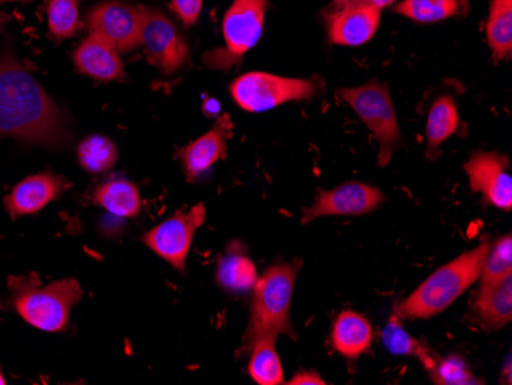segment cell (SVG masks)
Returning a JSON list of instances; mask_svg holds the SVG:
<instances>
[{
    "mask_svg": "<svg viewBox=\"0 0 512 385\" xmlns=\"http://www.w3.org/2000/svg\"><path fill=\"white\" fill-rule=\"evenodd\" d=\"M0 25H2V22H0Z\"/></svg>",
    "mask_w": 512,
    "mask_h": 385,
    "instance_id": "e575fe53",
    "label": "cell"
},
{
    "mask_svg": "<svg viewBox=\"0 0 512 385\" xmlns=\"http://www.w3.org/2000/svg\"><path fill=\"white\" fill-rule=\"evenodd\" d=\"M474 321L488 332L508 326L512 320V274L490 284H480L473 304Z\"/></svg>",
    "mask_w": 512,
    "mask_h": 385,
    "instance_id": "2e32d148",
    "label": "cell"
},
{
    "mask_svg": "<svg viewBox=\"0 0 512 385\" xmlns=\"http://www.w3.org/2000/svg\"><path fill=\"white\" fill-rule=\"evenodd\" d=\"M89 33L99 37L117 53H129L142 45L143 7L105 2L88 14Z\"/></svg>",
    "mask_w": 512,
    "mask_h": 385,
    "instance_id": "9c48e42d",
    "label": "cell"
},
{
    "mask_svg": "<svg viewBox=\"0 0 512 385\" xmlns=\"http://www.w3.org/2000/svg\"><path fill=\"white\" fill-rule=\"evenodd\" d=\"M382 10L370 7L342 8L325 13V30L330 43L342 47H361L375 37L381 25Z\"/></svg>",
    "mask_w": 512,
    "mask_h": 385,
    "instance_id": "4fadbf2b",
    "label": "cell"
},
{
    "mask_svg": "<svg viewBox=\"0 0 512 385\" xmlns=\"http://www.w3.org/2000/svg\"><path fill=\"white\" fill-rule=\"evenodd\" d=\"M460 10L459 0H401L394 13L416 20L421 24H434L456 16Z\"/></svg>",
    "mask_w": 512,
    "mask_h": 385,
    "instance_id": "d4e9b609",
    "label": "cell"
},
{
    "mask_svg": "<svg viewBox=\"0 0 512 385\" xmlns=\"http://www.w3.org/2000/svg\"><path fill=\"white\" fill-rule=\"evenodd\" d=\"M77 70L100 82H111L125 77L122 59L114 48L96 36H89L74 53Z\"/></svg>",
    "mask_w": 512,
    "mask_h": 385,
    "instance_id": "e0dca14e",
    "label": "cell"
},
{
    "mask_svg": "<svg viewBox=\"0 0 512 385\" xmlns=\"http://www.w3.org/2000/svg\"><path fill=\"white\" fill-rule=\"evenodd\" d=\"M509 274H512V238L505 235L493 247L490 246L480 274V284L494 283Z\"/></svg>",
    "mask_w": 512,
    "mask_h": 385,
    "instance_id": "f1b7e54d",
    "label": "cell"
},
{
    "mask_svg": "<svg viewBox=\"0 0 512 385\" xmlns=\"http://www.w3.org/2000/svg\"><path fill=\"white\" fill-rule=\"evenodd\" d=\"M0 137L65 146L68 122L33 74L10 54L0 56Z\"/></svg>",
    "mask_w": 512,
    "mask_h": 385,
    "instance_id": "6da1fadb",
    "label": "cell"
},
{
    "mask_svg": "<svg viewBox=\"0 0 512 385\" xmlns=\"http://www.w3.org/2000/svg\"><path fill=\"white\" fill-rule=\"evenodd\" d=\"M232 132L234 123L227 114H223L211 131H207L200 139L181 149V162L189 181L197 180L215 163L226 158L227 140L232 137Z\"/></svg>",
    "mask_w": 512,
    "mask_h": 385,
    "instance_id": "5bb4252c",
    "label": "cell"
},
{
    "mask_svg": "<svg viewBox=\"0 0 512 385\" xmlns=\"http://www.w3.org/2000/svg\"><path fill=\"white\" fill-rule=\"evenodd\" d=\"M8 287L16 312L43 332L65 330L71 309L83 297L82 287L73 278L42 286L39 277L31 274L28 277H10Z\"/></svg>",
    "mask_w": 512,
    "mask_h": 385,
    "instance_id": "277c9868",
    "label": "cell"
},
{
    "mask_svg": "<svg viewBox=\"0 0 512 385\" xmlns=\"http://www.w3.org/2000/svg\"><path fill=\"white\" fill-rule=\"evenodd\" d=\"M276 336H264L252 347L249 375L260 385L284 384L283 364L275 349Z\"/></svg>",
    "mask_w": 512,
    "mask_h": 385,
    "instance_id": "cb8c5ba5",
    "label": "cell"
},
{
    "mask_svg": "<svg viewBox=\"0 0 512 385\" xmlns=\"http://www.w3.org/2000/svg\"><path fill=\"white\" fill-rule=\"evenodd\" d=\"M79 162L89 174H103L117 163V146L103 135H91L77 149Z\"/></svg>",
    "mask_w": 512,
    "mask_h": 385,
    "instance_id": "484cf974",
    "label": "cell"
},
{
    "mask_svg": "<svg viewBox=\"0 0 512 385\" xmlns=\"http://www.w3.org/2000/svg\"><path fill=\"white\" fill-rule=\"evenodd\" d=\"M298 266L293 263H278L264 272L253 286L250 306V321L244 335L243 349H252L253 344L264 336L296 333L290 324L293 290H295Z\"/></svg>",
    "mask_w": 512,
    "mask_h": 385,
    "instance_id": "3957f363",
    "label": "cell"
},
{
    "mask_svg": "<svg viewBox=\"0 0 512 385\" xmlns=\"http://www.w3.org/2000/svg\"><path fill=\"white\" fill-rule=\"evenodd\" d=\"M394 2H399V0H333L332 4L325 10V13L352 7H370L384 10L385 7H390Z\"/></svg>",
    "mask_w": 512,
    "mask_h": 385,
    "instance_id": "4dcf8cb0",
    "label": "cell"
},
{
    "mask_svg": "<svg viewBox=\"0 0 512 385\" xmlns=\"http://www.w3.org/2000/svg\"><path fill=\"white\" fill-rule=\"evenodd\" d=\"M431 381L442 385H473L483 384L479 378L471 373L467 361L457 355L437 356L433 369L428 370Z\"/></svg>",
    "mask_w": 512,
    "mask_h": 385,
    "instance_id": "83f0119b",
    "label": "cell"
},
{
    "mask_svg": "<svg viewBox=\"0 0 512 385\" xmlns=\"http://www.w3.org/2000/svg\"><path fill=\"white\" fill-rule=\"evenodd\" d=\"M256 280H258V270L253 261L247 257L244 246L232 244L218 261V284L229 292L243 293L252 290Z\"/></svg>",
    "mask_w": 512,
    "mask_h": 385,
    "instance_id": "d6986e66",
    "label": "cell"
},
{
    "mask_svg": "<svg viewBox=\"0 0 512 385\" xmlns=\"http://www.w3.org/2000/svg\"><path fill=\"white\" fill-rule=\"evenodd\" d=\"M463 169L470 180L471 191L480 192L496 208L511 211L512 178L506 155L474 152Z\"/></svg>",
    "mask_w": 512,
    "mask_h": 385,
    "instance_id": "7c38bea8",
    "label": "cell"
},
{
    "mask_svg": "<svg viewBox=\"0 0 512 385\" xmlns=\"http://www.w3.org/2000/svg\"><path fill=\"white\" fill-rule=\"evenodd\" d=\"M169 8L181 20V24L194 27L200 17L203 0H171Z\"/></svg>",
    "mask_w": 512,
    "mask_h": 385,
    "instance_id": "f546056e",
    "label": "cell"
},
{
    "mask_svg": "<svg viewBox=\"0 0 512 385\" xmlns=\"http://www.w3.org/2000/svg\"><path fill=\"white\" fill-rule=\"evenodd\" d=\"M338 94L375 135L379 143L378 165L385 168L402 145V132L390 89L385 83L370 80L356 88H339Z\"/></svg>",
    "mask_w": 512,
    "mask_h": 385,
    "instance_id": "5b68a950",
    "label": "cell"
},
{
    "mask_svg": "<svg viewBox=\"0 0 512 385\" xmlns=\"http://www.w3.org/2000/svg\"><path fill=\"white\" fill-rule=\"evenodd\" d=\"M490 243L479 244L473 251L457 257L431 274L398 307L401 320H428L445 312L462 297L482 274L483 263L490 251Z\"/></svg>",
    "mask_w": 512,
    "mask_h": 385,
    "instance_id": "7a4b0ae2",
    "label": "cell"
},
{
    "mask_svg": "<svg viewBox=\"0 0 512 385\" xmlns=\"http://www.w3.org/2000/svg\"><path fill=\"white\" fill-rule=\"evenodd\" d=\"M287 384L290 385H325L324 379L321 375L312 370H306V372H299L298 375L293 376Z\"/></svg>",
    "mask_w": 512,
    "mask_h": 385,
    "instance_id": "1f68e13d",
    "label": "cell"
},
{
    "mask_svg": "<svg viewBox=\"0 0 512 385\" xmlns=\"http://www.w3.org/2000/svg\"><path fill=\"white\" fill-rule=\"evenodd\" d=\"M142 45L161 74L172 76L189 60V47L171 20L154 8L143 7Z\"/></svg>",
    "mask_w": 512,
    "mask_h": 385,
    "instance_id": "30bf717a",
    "label": "cell"
},
{
    "mask_svg": "<svg viewBox=\"0 0 512 385\" xmlns=\"http://www.w3.org/2000/svg\"><path fill=\"white\" fill-rule=\"evenodd\" d=\"M94 201L115 217H135L142 209V198L137 186L126 180L108 181L100 186Z\"/></svg>",
    "mask_w": 512,
    "mask_h": 385,
    "instance_id": "44dd1931",
    "label": "cell"
},
{
    "mask_svg": "<svg viewBox=\"0 0 512 385\" xmlns=\"http://www.w3.org/2000/svg\"><path fill=\"white\" fill-rule=\"evenodd\" d=\"M204 221L206 208L200 203L189 211H178L168 220L158 224L143 237V241L155 254L160 255L178 272L184 274L192 241Z\"/></svg>",
    "mask_w": 512,
    "mask_h": 385,
    "instance_id": "ba28073f",
    "label": "cell"
},
{
    "mask_svg": "<svg viewBox=\"0 0 512 385\" xmlns=\"http://www.w3.org/2000/svg\"><path fill=\"white\" fill-rule=\"evenodd\" d=\"M46 14H48V27L53 39H69L79 31L77 0H48Z\"/></svg>",
    "mask_w": 512,
    "mask_h": 385,
    "instance_id": "4316f807",
    "label": "cell"
},
{
    "mask_svg": "<svg viewBox=\"0 0 512 385\" xmlns=\"http://www.w3.org/2000/svg\"><path fill=\"white\" fill-rule=\"evenodd\" d=\"M267 5L269 0H234L223 19L224 47L207 51L204 65L220 71L240 65L263 34Z\"/></svg>",
    "mask_w": 512,
    "mask_h": 385,
    "instance_id": "8992f818",
    "label": "cell"
},
{
    "mask_svg": "<svg viewBox=\"0 0 512 385\" xmlns=\"http://www.w3.org/2000/svg\"><path fill=\"white\" fill-rule=\"evenodd\" d=\"M459 111L453 97L442 96L431 106L427 120V151H437L459 128Z\"/></svg>",
    "mask_w": 512,
    "mask_h": 385,
    "instance_id": "603a6c76",
    "label": "cell"
},
{
    "mask_svg": "<svg viewBox=\"0 0 512 385\" xmlns=\"http://www.w3.org/2000/svg\"><path fill=\"white\" fill-rule=\"evenodd\" d=\"M382 341L385 349L393 355L414 356L419 358L425 369H433L437 355L430 347L422 344L419 339L413 338L402 326L401 318L398 315L391 316L387 326L382 330Z\"/></svg>",
    "mask_w": 512,
    "mask_h": 385,
    "instance_id": "7402d4cb",
    "label": "cell"
},
{
    "mask_svg": "<svg viewBox=\"0 0 512 385\" xmlns=\"http://www.w3.org/2000/svg\"><path fill=\"white\" fill-rule=\"evenodd\" d=\"M486 39L496 62L512 56V0H491Z\"/></svg>",
    "mask_w": 512,
    "mask_h": 385,
    "instance_id": "ffe728a7",
    "label": "cell"
},
{
    "mask_svg": "<svg viewBox=\"0 0 512 385\" xmlns=\"http://www.w3.org/2000/svg\"><path fill=\"white\" fill-rule=\"evenodd\" d=\"M373 341V329L367 318L344 310L336 318L332 329V343L335 350L348 359H356L370 350Z\"/></svg>",
    "mask_w": 512,
    "mask_h": 385,
    "instance_id": "ac0fdd59",
    "label": "cell"
},
{
    "mask_svg": "<svg viewBox=\"0 0 512 385\" xmlns=\"http://www.w3.org/2000/svg\"><path fill=\"white\" fill-rule=\"evenodd\" d=\"M65 180L54 174H37L20 181L5 200L8 212L13 217L37 214L51 201L56 200L63 189Z\"/></svg>",
    "mask_w": 512,
    "mask_h": 385,
    "instance_id": "9a60e30c",
    "label": "cell"
},
{
    "mask_svg": "<svg viewBox=\"0 0 512 385\" xmlns=\"http://www.w3.org/2000/svg\"><path fill=\"white\" fill-rule=\"evenodd\" d=\"M4 2H30V0H0V4H4Z\"/></svg>",
    "mask_w": 512,
    "mask_h": 385,
    "instance_id": "d6a6232c",
    "label": "cell"
},
{
    "mask_svg": "<svg viewBox=\"0 0 512 385\" xmlns=\"http://www.w3.org/2000/svg\"><path fill=\"white\" fill-rule=\"evenodd\" d=\"M385 197L375 186L348 181L330 191H318L315 203L302 211V224L321 217H359L371 214L384 203Z\"/></svg>",
    "mask_w": 512,
    "mask_h": 385,
    "instance_id": "8fae6325",
    "label": "cell"
},
{
    "mask_svg": "<svg viewBox=\"0 0 512 385\" xmlns=\"http://www.w3.org/2000/svg\"><path fill=\"white\" fill-rule=\"evenodd\" d=\"M319 79H293L269 73H247L230 85V94L244 111L264 112L289 102L310 100L321 91Z\"/></svg>",
    "mask_w": 512,
    "mask_h": 385,
    "instance_id": "52a82bcc",
    "label": "cell"
},
{
    "mask_svg": "<svg viewBox=\"0 0 512 385\" xmlns=\"http://www.w3.org/2000/svg\"><path fill=\"white\" fill-rule=\"evenodd\" d=\"M4 384H7V382H5L4 375H2V372H0V385H4Z\"/></svg>",
    "mask_w": 512,
    "mask_h": 385,
    "instance_id": "836d02e7",
    "label": "cell"
}]
</instances>
